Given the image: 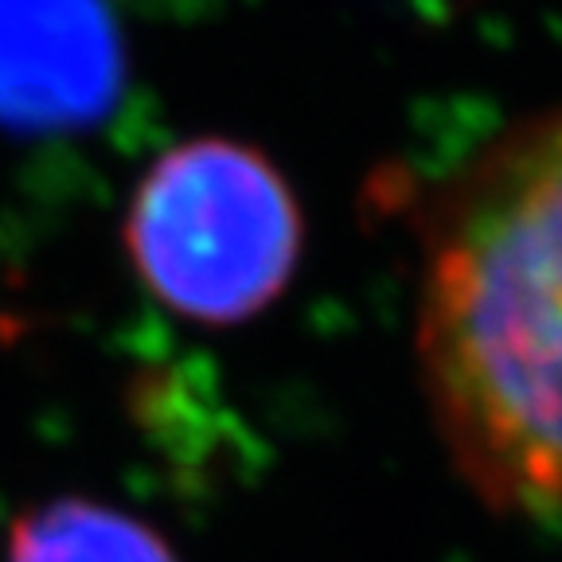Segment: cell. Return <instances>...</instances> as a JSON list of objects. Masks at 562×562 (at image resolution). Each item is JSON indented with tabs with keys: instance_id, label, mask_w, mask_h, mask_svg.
I'll use <instances>...</instances> for the list:
<instances>
[{
	"instance_id": "6da1fadb",
	"label": "cell",
	"mask_w": 562,
	"mask_h": 562,
	"mask_svg": "<svg viewBox=\"0 0 562 562\" xmlns=\"http://www.w3.org/2000/svg\"><path fill=\"white\" fill-rule=\"evenodd\" d=\"M418 360L476 492L562 512V105L504 130L438 195Z\"/></svg>"
},
{
	"instance_id": "7a4b0ae2",
	"label": "cell",
	"mask_w": 562,
	"mask_h": 562,
	"mask_svg": "<svg viewBox=\"0 0 562 562\" xmlns=\"http://www.w3.org/2000/svg\"><path fill=\"white\" fill-rule=\"evenodd\" d=\"M125 246L165 308L235 325L285 290L301 255V211L262 153L203 137L165 153L137 184Z\"/></svg>"
},
{
	"instance_id": "3957f363",
	"label": "cell",
	"mask_w": 562,
	"mask_h": 562,
	"mask_svg": "<svg viewBox=\"0 0 562 562\" xmlns=\"http://www.w3.org/2000/svg\"><path fill=\"white\" fill-rule=\"evenodd\" d=\"M117 90L122 40L102 0H0V125H87Z\"/></svg>"
},
{
	"instance_id": "277c9868",
	"label": "cell",
	"mask_w": 562,
	"mask_h": 562,
	"mask_svg": "<svg viewBox=\"0 0 562 562\" xmlns=\"http://www.w3.org/2000/svg\"><path fill=\"white\" fill-rule=\"evenodd\" d=\"M12 562H176L149 527L114 508L59 501L16 527Z\"/></svg>"
}]
</instances>
